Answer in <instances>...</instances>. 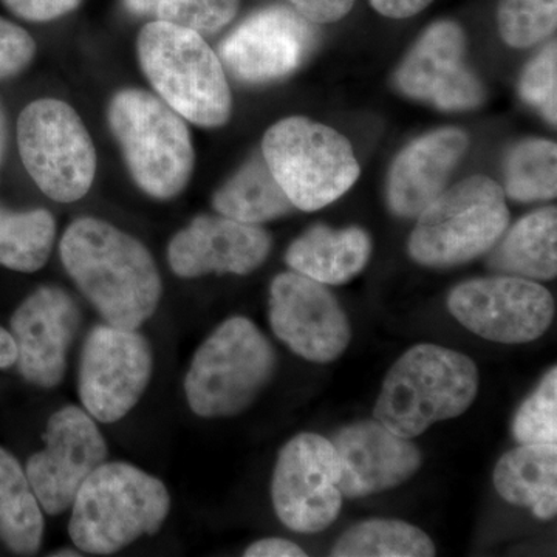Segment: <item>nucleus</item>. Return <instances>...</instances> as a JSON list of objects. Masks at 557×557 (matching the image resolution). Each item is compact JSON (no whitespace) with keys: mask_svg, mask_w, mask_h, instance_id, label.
Segmentation results:
<instances>
[{"mask_svg":"<svg viewBox=\"0 0 557 557\" xmlns=\"http://www.w3.org/2000/svg\"><path fill=\"white\" fill-rule=\"evenodd\" d=\"M60 249L69 276L108 324L137 330L153 317L163 285L141 242L104 220L83 218L70 223Z\"/></svg>","mask_w":557,"mask_h":557,"instance_id":"nucleus-1","label":"nucleus"},{"mask_svg":"<svg viewBox=\"0 0 557 557\" xmlns=\"http://www.w3.org/2000/svg\"><path fill=\"white\" fill-rule=\"evenodd\" d=\"M479 369L460 351L418 344L388 370L373 416L403 438L463 416L479 394Z\"/></svg>","mask_w":557,"mask_h":557,"instance_id":"nucleus-2","label":"nucleus"},{"mask_svg":"<svg viewBox=\"0 0 557 557\" xmlns=\"http://www.w3.org/2000/svg\"><path fill=\"white\" fill-rule=\"evenodd\" d=\"M170 509L161 480L124 461L102 463L73 500L70 537L87 555H115L159 533Z\"/></svg>","mask_w":557,"mask_h":557,"instance_id":"nucleus-3","label":"nucleus"},{"mask_svg":"<svg viewBox=\"0 0 557 557\" xmlns=\"http://www.w3.org/2000/svg\"><path fill=\"white\" fill-rule=\"evenodd\" d=\"M137 47L149 83L182 119L201 127H220L228 121V81L203 36L157 20L139 32Z\"/></svg>","mask_w":557,"mask_h":557,"instance_id":"nucleus-4","label":"nucleus"},{"mask_svg":"<svg viewBox=\"0 0 557 557\" xmlns=\"http://www.w3.org/2000/svg\"><path fill=\"white\" fill-rule=\"evenodd\" d=\"M276 351L248 318L219 325L197 348L185 379L189 408L203 418L239 416L269 386Z\"/></svg>","mask_w":557,"mask_h":557,"instance_id":"nucleus-5","label":"nucleus"},{"mask_svg":"<svg viewBox=\"0 0 557 557\" xmlns=\"http://www.w3.org/2000/svg\"><path fill=\"white\" fill-rule=\"evenodd\" d=\"M109 124L132 177L156 199L178 196L194 168L190 134L182 116L149 91L121 90L109 106Z\"/></svg>","mask_w":557,"mask_h":557,"instance_id":"nucleus-6","label":"nucleus"},{"mask_svg":"<svg viewBox=\"0 0 557 557\" xmlns=\"http://www.w3.org/2000/svg\"><path fill=\"white\" fill-rule=\"evenodd\" d=\"M508 223L504 189L494 180L475 175L443 190L418 215L409 252L421 265H461L496 247Z\"/></svg>","mask_w":557,"mask_h":557,"instance_id":"nucleus-7","label":"nucleus"},{"mask_svg":"<svg viewBox=\"0 0 557 557\" xmlns=\"http://www.w3.org/2000/svg\"><path fill=\"white\" fill-rule=\"evenodd\" d=\"M262 157L293 207L302 211H318L338 200L361 172L346 137L302 116L270 127Z\"/></svg>","mask_w":557,"mask_h":557,"instance_id":"nucleus-8","label":"nucleus"},{"mask_svg":"<svg viewBox=\"0 0 557 557\" xmlns=\"http://www.w3.org/2000/svg\"><path fill=\"white\" fill-rule=\"evenodd\" d=\"M17 143L25 170L47 197L72 203L89 193L97 152L83 120L67 102L47 98L22 110Z\"/></svg>","mask_w":557,"mask_h":557,"instance_id":"nucleus-9","label":"nucleus"},{"mask_svg":"<svg viewBox=\"0 0 557 557\" xmlns=\"http://www.w3.org/2000/svg\"><path fill=\"white\" fill-rule=\"evenodd\" d=\"M149 341L137 330L97 325L81 354L79 397L100 423H116L138 405L152 376Z\"/></svg>","mask_w":557,"mask_h":557,"instance_id":"nucleus-10","label":"nucleus"},{"mask_svg":"<svg viewBox=\"0 0 557 557\" xmlns=\"http://www.w3.org/2000/svg\"><path fill=\"white\" fill-rule=\"evenodd\" d=\"M339 479L332 442L310 432L296 435L281 449L274 468L271 497L277 518L296 533L325 530L343 508Z\"/></svg>","mask_w":557,"mask_h":557,"instance_id":"nucleus-11","label":"nucleus"},{"mask_svg":"<svg viewBox=\"0 0 557 557\" xmlns=\"http://www.w3.org/2000/svg\"><path fill=\"white\" fill-rule=\"evenodd\" d=\"M453 317L493 343L525 344L544 335L555 318V299L537 282L519 276L472 278L450 292Z\"/></svg>","mask_w":557,"mask_h":557,"instance_id":"nucleus-12","label":"nucleus"},{"mask_svg":"<svg viewBox=\"0 0 557 557\" xmlns=\"http://www.w3.org/2000/svg\"><path fill=\"white\" fill-rule=\"evenodd\" d=\"M108 443L94 418L78 406H65L47 423L46 448L28 460V482L40 508L50 516L72 508L87 479L106 463Z\"/></svg>","mask_w":557,"mask_h":557,"instance_id":"nucleus-13","label":"nucleus"},{"mask_svg":"<svg viewBox=\"0 0 557 557\" xmlns=\"http://www.w3.org/2000/svg\"><path fill=\"white\" fill-rule=\"evenodd\" d=\"M270 324L274 335L311 362H332L351 339L347 314L324 284L289 271L270 288Z\"/></svg>","mask_w":557,"mask_h":557,"instance_id":"nucleus-14","label":"nucleus"},{"mask_svg":"<svg viewBox=\"0 0 557 557\" xmlns=\"http://www.w3.org/2000/svg\"><path fill=\"white\" fill-rule=\"evenodd\" d=\"M313 24L288 7L256 11L220 44V61L237 79L263 84L295 72L317 46Z\"/></svg>","mask_w":557,"mask_h":557,"instance_id":"nucleus-15","label":"nucleus"},{"mask_svg":"<svg viewBox=\"0 0 557 557\" xmlns=\"http://www.w3.org/2000/svg\"><path fill=\"white\" fill-rule=\"evenodd\" d=\"M467 39L453 21L432 24L406 60L399 65L395 83L413 100L442 110H469L485 100V89L465 61Z\"/></svg>","mask_w":557,"mask_h":557,"instance_id":"nucleus-16","label":"nucleus"},{"mask_svg":"<svg viewBox=\"0 0 557 557\" xmlns=\"http://www.w3.org/2000/svg\"><path fill=\"white\" fill-rule=\"evenodd\" d=\"M79 319L75 300L58 287L36 289L14 311L10 333L16 344L17 368L28 383L42 388L60 386Z\"/></svg>","mask_w":557,"mask_h":557,"instance_id":"nucleus-17","label":"nucleus"},{"mask_svg":"<svg viewBox=\"0 0 557 557\" xmlns=\"http://www.w3.org/2000/svg\"><path fill=\"white\" fill-rule=\"evenodd\" d=\"M271 237L258 225L200 215L172 237L168 259L180 277L252 273L269 258Z\"/></svg>","mask_w":557,"mask_h":557,"instance_id":"nucleus-18","label":"nucleus"},{"mask_svg":"<svg viewBox=\"0 0 557 557\" xmlns=\"http://www.w3.org/2000/svg\"><path fill=\"white\" fill-rule=\"evenodd\" d=\"M339 457L343 497L359 498L394 490L421 467V453L380 421H359L330 440Z\"/></svg>","mask_w":557,"mask_h":557,"instance_id":"nucleus-19","label":"nucleus"},{"mask_svg":"<svg viewBox=\"0 0 557 557\" xmlns=\"http://www.w3.org/2000/svg\"><path fill=\"white\" fill-rule=\"evenodd\" d=\"M468 148L463 131L446 127L410 143L392 164L388 208L399 218H418L448 185Z\"/></svg>","mask_w":557,"mask_h":557,"instance_id":"nucleus-20","label":"nucleus"},{"mask_svg":"<svg viewBox=\"0 0 557 557\" xmlns=\"http://www.w3.org/2000/svg\"><path fill=\"white\" fill-rule=\"evenodd\" d=\"M372 240L358 226L332 230L313 226L293 242L285 260L289 269L319 284H346L368 265Z\"/></svg>","mask_w":557,"mask_h":557,"instance_id":"nucleus-21","label":"nucleus"},{"mask_svg":"<svg viewBox=\"0 0 557 557\" xmlns=\"http://www.w3.org/2000/svg\"><path fill=\"white\" fill-rule=\"evenodd\" d=\"M494 486L508 504L533 509L537 519L557 512V445H519L498 460Z\"/></svg>","mask_w":557,"mask_h":557,"instance_id":"nucleus-22","label":"nucleus"},{"mask_svg":"<svg viewBox=\"0 0 557 557\" xmlns=\"http://www.w3.org/2000/svg\"><path fill=\"white\" fill-rule=\"evenodd\" d=\"M557 211L539 209L520 219L494 251L491 265L502 273L549 281L557 273Z\"/></svg>","mask_w":557,"mask_h":557,"instance_id":"nucleus-23","label":"nucleus"},{"mask_svg":"<svg viewBox=\"0 0 557 557\" xmlns=\"http://www.w3.org/2000/svg\"><path fill=\"white\" fill-rule=\"evenodd\" d=\"M215 211L237 222L259 225L293 209L287 194L271 174L263 157H252L215 193Z\"/></svg>","mask_w":557,"mask_h":557,"instance_id":"nucleus-24","label":"nucleus"},{"mask_svg":"<svg viewBox=\"0 0 557 557\" xmlns=\"http://www.w3.org/2000/svg\"><path fill=\"white\" fill-rule=\"evenodd\" d=\"M42 536V509L27 474L16 458L0 448V537L11 552L32 556Z\"/></svg>","mask_w":557,"mask_h":557,"instance_id":"nucleus-25","label":"nucleus"},{"mask_svg":"<svg viewBox=\"0 0 557 557\" xmlns=\"http://www.w3.org/2000/svg\"><path fill=\"white\" fill-rule=\"evenodd\" d=\"M57 236V223L47 209L13 212L0 207V265L35 273L46 265Z\"/></svg>","mask_w":557,"mask_h":557,"instance_id":"nucleus-26","label":"nucleus"},{"mask_svg":"<svg viewBox=\"0 0 557 557\" xmlns=\"http://www.w3.org/2000/svg\"><path fill=\"white\" fill-rule=\"evenodd\" d=\"M434 542L420 528L394 519H372L348 528L339 537L335 557H431Z\"/></svg>","mask_w":557,"mask_h":557,"instance_id":"nucleus-27","label":"nucleus"},{"mask_svg":"<svg viewBox=\"0 0 557 557\" xmlns=\"http://www.w3.org/2000/svg\"><path fill=\"white\" fill-rule=\"evenodd\" d=\"M557 149L548 139H527L508 153L505 183L512 200L555 199Z\"/></svg>","mask_w":557,"mask_h":557,"instance_id":"nucleus-28","label":"nucleus"},{"mask_svg":"<svg viewBox=\"0 0 557 557\" xmlns=\"http://www.w3.org/2000/svg\"><path fill=\"white\" fill-rule=\"evenodd\" d=\"M497 24L508 46L527 49L556 30L557 0H498Z\"/></svg>","mask_w":557,"mask_h":557,"instance_id":"nucleus-29","label":"nucleus"},{"mask_svg":"<svg viewBox=\"0 0 557 557\" xmlns=\"http://www.w3.org/2000/svg\"><path fill=\"white\" fill-rule=\"evenodd\" d=\"M519 445H557V369L549 370L512 421Z\"/></svg>","mask_w":557,"mask_h":557,"instance_id":"nucleus-30","label":"nucleus"},{"mask_svg":"<svg viewBox=\"0 0 557 557\" xmlns=\"http://www.w3.org/2000/svg\"><path fill=\"white\" fill-rule=\"evenodd\" d=\"M240 0H159L156 16L180 27L212 35L236 17Z\"/></svg>","mask_w":557,"mask_h":557,"instance_id":"nucleus-31","label":"nucleus"},{"mask_svg":"<svg viewBox=\"0 0 557 557\" xmlns=\"http://www.w3.org/2000/svg\"><path fill=\"white\" fill-rule=\"evenodd\" d=\"M556 72V42H552L527 65L519 87L523 101L537 109L552 124L557 121Z\"/></svg>","mask_w":557,"mask_h":557,"instance_id":"nucleus-32","label":"nucleus"},{"mask_svg":"<svg viewBox=\"0 0 557 557\" xmlns=\"http://www.w3.org/2000/svg\"><path fill=\"white\" fill-rule=\"evenodd\" d=\"M36 44L20 25L0 17V79L17 75L30 64Z\"/></svg>","mask_w":557,"mask_h":557,"instance_id":"nucleus-33","label":"nucleus"},{"mask_svg":"<svg viewBox=\"0 0 557 557\" xmlns=\"http://www.w3.org/2000/svg\"><path fill=\"white\" fill-rule=\"evenodd\" d=\"M3 3L22 20L47 22L65 16L79 5L81 0H3Z\"/></svg>","mask_w":557,"mask_h":557,"instance_id":"nucleus-34","label":"nucleus"},{"mask_svg":"<svg viewBox=\"0 0 557 557\" xmlns=\"http://www.w3.org/2000/svg\"><path fill=\"white\" fill-rule=\"evenodd\" d=\"M293 10L311 24H333L346 17L355 0H288Z\"/></svg>","mask_w":557,"mask_h":557,"instance_id":"nucleus-35","label":"nucleus"},{"mask_svg":"<svg viewBox=\"0 0 557 557\" xmlns=\"http://www.w3.org/2000/svg\"><path fill=\"white\" fill-rule=\"evenodd\" d=\"M245 556L247 557H302L307 556V553L304 552L299 545H296L295 542L287 541V539H262V541L255 542V544L249 545L247 552H245Z\"/></svg>","mask_w":557,"mask_h":557,"instance_id":"nucleus-36","label":"nucleus"},{"mask_svg":"<svg viewBox=\"0 0 557 557\" xmlns=\"http://www.w3.org/2000/svg\"><path fill=\"white\" fill-rule=\"evenodd\" d=\"M434 0H370L373 9L392 20H406L428 9Z\"/></svg>","mask_w":557,"mask_h":557,"instance_id":"nucleus-37","label":"nucleus"},{"mask_svg":"<svg viewBox=\"0 0 557 557\" xmlns=\"http://www.w3.org/2000/svg\"><path fill=\"white\" fill-rule=\"evenodd\" d=\"M17 350L13 335L9 330L0 327V369H9L16 364Z\"/></svg>","mask_w":557,"mask_h":557,"instance_id":"nucleus-38","label":"nucleus"},{"mask_svg":"<svg viewBox=\"0 0 557 557\" xmlns=\"http://www.w3.org/2000/svg\"><path fill=\"white\" fill-rule=\"evenodd\" d=\"M124 3H126L127 10L132 11V13L146 16V14H156L159 0H124Z\"/></svg>","mask_w":557,"mask_h":557,"instance_id":"nucleus-39","label":"nucleus"},{"mask_svg":"<svg viewBox=\"0 0 557 557\" xmlns=\"http://www.w3.org/2000/svg\"><path fill=\"white\" fill-rule=\"evenodd\" d=\"M3 143H5V127H3V116L0 112V159H2Z\"/></svg>","mask_w":557,"mask_h":557,"instance_id":"nucleus-40","label":"nucleus"},{"mask_svg":"<svg viewBox=\"0 0 557 557\" xmlns=\"http://www.w3.org/2000/svg\"><path fill=\"white\" fill-rule=\"evenodd\" d=\"M53 556H57V557H61V556H65V557L73 556V557H76V556H79V553L72 552V549H62L61 553H54Z\"/></svg>","mask_w":557,"mask_h":557,"instance_id":"nucleus-41","label":"nucleus"}]
</instances>
